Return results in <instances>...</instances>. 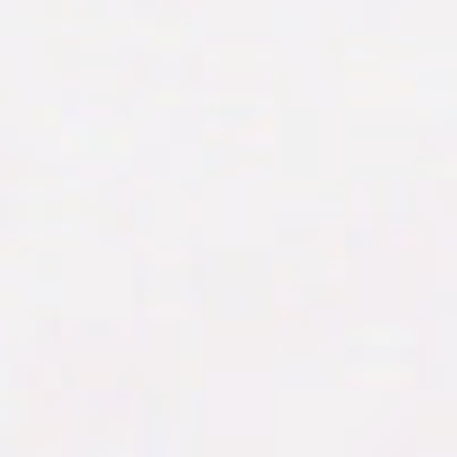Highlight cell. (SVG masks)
Masks as SVG:
<instances>
[]
</instances>
